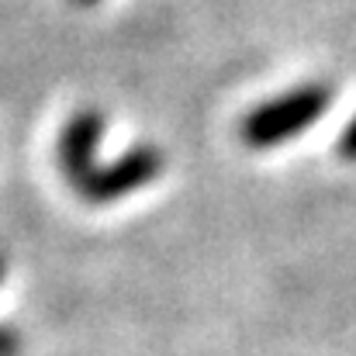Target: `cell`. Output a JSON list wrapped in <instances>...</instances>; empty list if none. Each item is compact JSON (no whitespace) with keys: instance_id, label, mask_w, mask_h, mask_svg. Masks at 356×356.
Listing matches in <instances>:
<instances>
[{"instance_id":"1","label":"cell","mask_w":356,"mask_h":356,"mask_svg":"<svg viewBox=\"0 0 356 356\" xmlns=\"http://www.w3.org/2000/svg\"><path fill=\"white\" fill-rule=\"evenodd\" d=\"M332 104V87L329 83H301L287 94H277L263 104H256L245 118L238 121V138L249 149H273L291 142L294 135L308 131Z\"/></svg>"},{"instance_id":"4","label":"cell","mask_w":356,"mask_h":356,"mask_svg":"<svg viewBox=\"0 0 356 356\" xmlns=\"http://www.w3.org/2000/svg\"><path fill=\"white\" fill-rule=\"evenodd\" d=\"M336 152H339V159L356 163V118L343 128V135H339V142H336Z\"/></svg>"},{"instance_id":"7","label":"cell","mask_w":356,"mask_h":356,"mask_svg":"<svg viewBox=\"0 0 356 356\" xmlns=\"http://www.w3.org/2000/svg\"><path fill=\"white\" fill-rule=\"evenodd\" d=\"M0 280H3V256H0Z\"/></svg>"},{"instance_id":"3","label":"cell","mask_w":356,"mask_h":356,"mask_svg":"<svg viewBox=\"0 0 356 356\" xmlns=\"http://www.w3.org/2000/svg\"><path fill=\"white\" fill-rule=\"evenodd\" d=\"M104 128H108V121H104L101 111H94V108L76 111L73 118L63 124L56 156H59L63 177H66L73 187L83 184V180L97 170V145H101V138H104Z\"/></svg>"},{"instance_id":"5","label":"cell","mask_w":356,"mask_h":356,"mask_svg":"<svg viewBox=\"0 0 356 356\" xmlns=\"http://www.w3.org/2000/svg\"><path fill=\"white\" fill-rule=\"evenodd\" d=\"M21 350H24L21 332H14V329L0 325V356H21Z\"/></svg>"},{"instance_id":"2","label":"cell","mask_w":356,"mask_h":356,"mask_svg":"<svg viewBox=\"0 0 356 356\" xmlns=\"http://www.w3.org/2000/svg\"><path fill=\"white\" fill-rule=\"evenodd\" d=\"M159 173H163V152L152 145H135L108 166L97 163V170L83 184H76V194L87 204H111V201L135 194L138 187L152 184Z\"/></svg>"},{"instance_id":"6","label":"cell","mask_w":356,"mask_h":356,"mask_svg":"<svg viewBox=\"0 0 356 356\" xmlns=\"http://www.w3.org/2000/svg\"><path fill=\"white\" fill-rule=\"evenodd\" d=\"M76 3H83V7H90V3H101V0H76Z\"/></svg>"}]
</instances>
